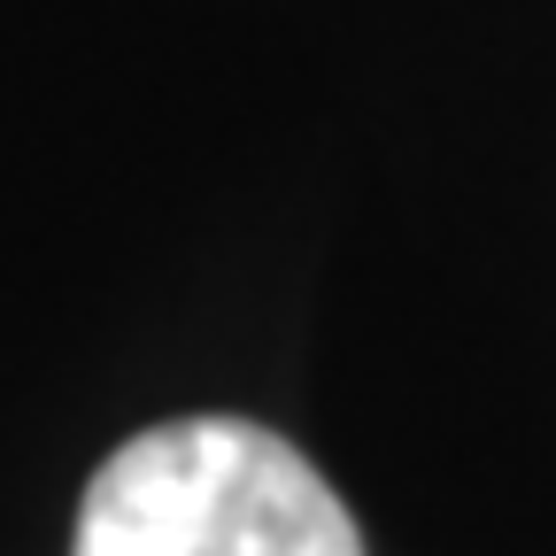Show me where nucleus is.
<instances>
[{
	"mask_svg": "<svg viewBox=\"0 0 556 556\" xmlns=\"http://www.w3.org/2000/svg\"><path fill=\"white\" fill-rule=\"evenodd\" d=\"M70 556H364V533L270 426L178 417L93 471Z\"/></svg>",
	"mask_w": 556,
	"mask_h": 556,
	"instance_id": "f257e3e1",
	"label": "nucleus"
}]
</instances>
